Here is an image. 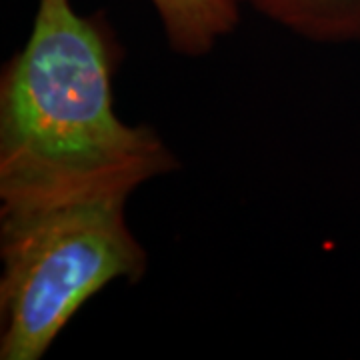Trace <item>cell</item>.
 Returning <instances> with one entry per match:
<instances>
[{"instance_id": "cell-3", "label": "cell", "mask_w": 360, "mask_h": 360, "mask_svg": "<svg viewBox=\"0 0 360 360\" xmlns=\"http://www.w3.org/2000/svg\"><path fill=\"white\" fill-rule=\"evenodd\" d=\"M170 51L182 56H205L240 22L238 0H150Z\"/></svg>"}, {"instance_id": "cell-1", "label": "cell", "mask_w": 360, "mask_h": 360, "mask_svg": "<svg viewBox=\"0 0 360 360\" xmlns=\"http://www.w3.org/2000/svg\"><path fill=\"white\" fill-rule=\"evenodd\" d=\"M118 46L101 14L39 0L0 72V210L124 196L180 168L150 127L115 110Z\"/></svg>"}, {"instance_id": "cell-2", "label": "cell", "mask_w": 360, "mask_h": 360, "mask_svg": "<svg viewBox=\"0 0 360 360\" xmlns=\"http://www.w3.org/2000/svg\"><path fill=\"white\" fill-rule=\"evenodd\" d=\"M124 196L0 210V360H40L92 296L139 283L148 252Z\"/></svg>"}, {"instance_id": "cell-4", "label": "cell", "mask_w": 360, "mask_h": 360, "mask_svg": "<svg viewBox=\"0 0 360 360\" xmlns=\"http://www.w3.org/2000/svg\"><path fill=\"white\" fill-rule=\"evenodd\" d=\"M300 39L319 44L360 42V0H238Z\"/></svg>"}]
</instances>
